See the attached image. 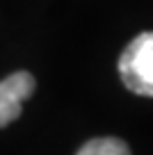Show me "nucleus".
I'll return each instance as SVG.
<instances>
[{"label": "nucleus", "instance_id": "f03ea898", "mask_svg": "<svg viewBox=\"0 0 153 155\" xmlns=\"http://www.w3.org/2000/svg\"><path fill=\"white\" fill-rule=\"evenodd\" d=\"M34 87H37V82H34L32 73L28 71L12 73L0 82V128L9 126L12 121H16L21 116L23 101L32 96Z\"/></svg>", "mask_w": 153, "mask_h": 155}, {"label": "nucleus", "instance_id": "f257e3e1", "mask_svg": "<svg viewBox=\"0 0 153 155\" xmlns=\"http://www.w3.org/2000/svg\"><path fill=\"white\" fill-rule=\"evenodd\" d=\"M119 75L128 91L153 98V32H142L124 48Z\"/></svg>", "mask_w": 153, "mask_h": 155}, {"label": "nucleus", "instance_id": "7ed1b4c3", "mask_svg": "<svg viewBox=\"0 0 153 155\" xmlns=\"http://www.w3.org/2000/svg\"><path fill=\"white\" fill-rule=\"evenodd\" d=\"M78 155H130V148L119 137H96L87 141Z\"/></svg>", "mask_w": 153, "mask_h": 155}]
</instances>
